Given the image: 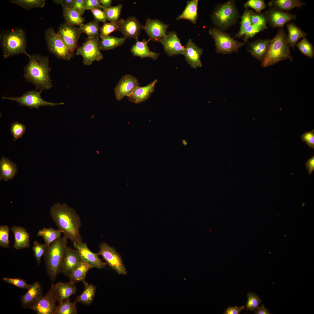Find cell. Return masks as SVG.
Listing matches in <instances>:
<instances>
[{
	"mask_svg": "<svg viewBox=\"0 0 314 314\" xmlns=\"http://www.w3.org/2000/svg\"><path fill=\"white\" fill-rule=\"evenodd\" d=\"M50 213L58 229L63 233L64 238L69 239L73 243L82 242L79 232L81 223L79 216L74 209L69 207L66 203L61 204L57 203L51 207Z\"/></svg>",
	"mask_w": 314,
	"mask_h": 314,
	"instance_id": "1",
	"label": "cell"
},
{
	"mask_svg": "<svg viewBox=\"0 0 314 314\" xmlns=\"http://www.w3.org/2000/svg\"><path fill=\"white\" fill-rule=\"evenodd\" d=\"M29 61L23 68L24 77L26 81L34 85L36 90H49L52 84L50 75L51 69L48 56L39 54L27 56Z\"/></svg>",
	"mask_w": 314,
	"mask_h": 314,
	"instance_id": "2",
	"label": "cell"
},
{
	"mask_svg": "<svg viewBox=\"0 0 314 314\" xmlns=\"http://www.w3.org/2000/svg\"><path fill=\"white\" fill-rule=\"evenodd\" d=\"M67 239L61 236L47 247L44 254L47 272L53 283L60 272L68 247Z\"/></svg>",
	"mask_w": 314,
	"mask_h": 314,
	"instance_id": "3",
	"label": "cell"
},
{
	"mask_svg": "<svg viewBox=\"0 0 314 314\" xmlns=\"http://www.w3.org/2000/svg\"><path fill=\"white\" fill-rule=\"evenodd\" d=\"M287 35L282 29L278 30L277 34L271 40L265 56L261 65L265 67L274 65L286 59L292 60Z\"/></svg>",
	"mask_w": 314,
	"mask_h": 314,
	"instance_id": "4",
	"label": "cell"
},
{
	"mask_svg": "<svg viewBox=\"0 0 314 314\" xmlns=\"http://www.w3.org/2000/svg\"><path fill=\"white\" fill-rule=\"evenodd\" d=\"M0 45L4 58L20 54L27 56L26 35L25 32L19 28L12 29L3 31L0 35Z\"/></svg>",
	"mask_w": 314,
	"mask_h": 314,
	"instance_id": "5",
	"label": "cell"
},
{
	"mask_svg": "<svg viewBox=\"0 0 314 314\" xmlns=\"http://www.w3.org/2000/svg\"><path fill=\"white\" fill-rule=\"evenodd\" d=\"M208 33L215 41L217 53L227 54L233 52H238L240 48L245 45V42L237 41L216 28H210Z\"/></svg>",
	"mask_w": 314,
	"mask_h": 314,
	"instance_id": "6",
	"label": "cell"
},
{
	"mask_svg": "<svg viewBox=\"0 0 314 314\" xmlns=\"http://www.w3.org/2000/svg\"><path fill=\"white\" fill-rule=\"evenodd\" d=\"M47 49L49 51L59 59L69 60L73 54L69 51L53 27L47 29L44 33Z\"/></svg>",
	"mask_w": 314,
	"mask_h": 314,
	"instance_id": "7",
	"label": "cell"
},
{
	"mask_svg": "<svg viewBox=\"0 0 314 314\" xmlns=\"http://www.w3.org/2000/svg\"><path fill=\"white\" fill-rule=\"evenodd\" d=\"M100 38L99 35L88 37L83 45L77 48L76 54L82 57L85 65H90L93 61H99L103 59L99 47Z\"/></svg>",
	"mask_w": 314,
	"mask_h": 314,
	"instance_id": "8",
	"label": "cell"
},
{
	"mask_svg": "<svg viewBox=\"0 0 314 314\" xmlns=\"http://www.w3.org/2000/svg\"><path fill=\"white\" fill-rule=\"evenodd\" d=\"M238 17V11L233 1L222 4L213 13L212 18L217 26L226 28L235 22Z\"/></svg>",
	"mask_w": 314,
	"mask_h": 314,
	"instance_id": "9",
	"label": "cell"
},
{
	"mask_svg": "<svg viewBox=\"0 0 314 314\" xmlns=\"http://www.w3.org/2000/svg\"><path fill=\"white\" fill-rule=\"evenodd\" d=\"M99 247V251L98 253L102 256L106 265L119 274H126L127 270L123 260L115 249L105 242L100 244Z\"/></svg>",
	"mask_w": 314,
	"mask_h": 314,
	"instance_id": "10",
	"label": "cell"
},
{
	"mask_svg": "<svg viewBox=\"0 0 314 314\" xmlns=\"http://www.w3.org/2000/svg\"><path fill=\"white\" fill-rule=\"evenodd\" d=\"M42 91L41 90L39 91L36 90L28 91L20 97H3L2 98L4 99L15 101L19 103L20 106L28 107L30 109L35 108L38 110L40 106H53L64 104L63 103H54L45 101L41 96Z\"/></svg>",
	"mask_w": 314,
	"mask_h": 314,
	"instance_id": "11",
	"label": "cell"
},
{
	"mask_svg": "<svg viewBox=\"0 0 314 314\" xmlns=\"http://www.w3.org/2000/svg\"><path fill=\"white\" fill-rule=\"evenodd\" d=\"M57 301L53 286V283L47 293L29 308L37 314H54Z\"/></svg>",
	"mask_w": 314,
	"mask_h": 314,
	"instance_id": "12",
	"label": "cell"
},
{
	"mask_svg": "<svg viewBox=\"0 0 314 314\" xmlns=\"http://www.w3.org/2000/svg\"><path fill=\"white\" fill-rule=\"evenodd\" d=\"M82 33L78 28L65 22L60 25L57 34L71 53L73 54Z\"/></svg>",
	"mask_w": 314,
	"mask_h": 314,
	"instance_id": "13",
	"label": "cell"
},
{
	"mask_svg": "<svg viewBox=\"0 0 314 314\" xmlns=\"http://www.w3.org/2000/svg\"><path fill=\"white\" fill-rule=\"evenodd\" d=\"M140 85L137 78L130 74L123 76L114 88L116 99L118 101L129 97Z\"/></svg>",
	"mask_w": 314,
	"mask_h": 314,
	"instance_id": "14",
	"label": "cell"
},
{
	"mask_svg": "<svg viewBox=\"0 0 314 314\" xmlns=\"http://www.w3.org/2000/svg\"><path fill=\"white\" fill-rule=\"evenodd\" d=\"M73 246L78 251L82 261L92 268L101 269L105 268L106 265V262H102L99 258L98 253H95L92 251L86 243H73Z\"/></svg>",
	"mask_w": 314,
	"mask_h": 314,
	"instance_id": "15",
	"label": "cell"
},
{
	"mask_svg": "<svg viewBox=\"0 0 314 314\" xmlns=\"http://www.w3.org/2000/svg\"><path fill=\"white\" fill-rule=\"evenodd\" d=\"M157 42L162 44L165 53L170 56L183 54L184 47L181 45L180 40L174 31L167 32L163 38Z\"/></svg>",
	"mask_w": 314,
	"mask_h": 314,
	"instance_id": "16",
	"label": "cell"
},
{
	"mask_svg": "<svg viewBox=\"0 0 314 314\" xmlns=\"http://www.w3.org/2000/svg\"><path fill=\"white\" fill-rule=\"evenodd\" d=\"M169 26L168 25L158 19L148 18L145 25L143 26V29L151 40L157 42L166 35Z\"/></svg>",
	"mask_w": 314,
	"mask_h": 314,
	"instance_id": "17",
	"label": "cell"
},
{
	"mask_svg": "<svg viewBox=\"0 0 314 314\" xmlns=\"http://www.w3.org/2000/svg\"><path fill=\"white\" fill-rule=\"evenodd\" d=\"M267 21L272 27H283L288 22L296 19L294 14L286 12L276 8H272L264 14Z\"/></svg>",
	"mask_w": 314,
	"mask_h": 314,
	"instance_id": "18",
	"label": "cell"
},
{
	"mask_svg": "<svg viewBox=\"0 0 314 314\" xmlns=\"http://www.w3.org/2000/svg\"><path fill=\"white\" fill-rule=\"evenodd\" d=\"M203 51V49L198 47L192 39H190L184 47L183 55L188 64L191 67L196 69L202 66L200 58Z\"/></svg>",
	"mask_w": 314,
	"mask_h": 314,
	"instance_id": "19",
	"label": "cell"
},
{
	"mask_svg": "<svg viewBox=\"0 0 314 314\" xmlns=\"http://www.w3.org/2000/svg\"><path fill=\"white\" fill-rule=\"evenodd\" d=\"M143 26L136 17H130L124 20L118 30L127 38L137 40Z\"/></svg>",
	"mask_w": 314,
	"mask_h": 314,
	"instance_id": "20",
	"label": "cell"
},
{
	"mask_svg": "<svg viewBox=\"0 0 314 314\" xmlns=\"http://www.w3.org/2000/svg\"><path fill=\"white\" fill-rule=\"evenodd\" d=\"M27 290L20 298L21 306L24 309H29L31 306L43 296L42 286L38 281H35L31 284Z\"/></svg>",
	"mask_w": 314,
	"mask_h": 314,
	"instance_id": "21",
	"label": "cell"
},
{
	"mask_svg": "<svg viewBox=\"0 0 314 314\" xmlns=\"http://www.w3.org/2000/svg\"><path fill=\"white\" fill-rule=\"evenodd\" d=\"M81 261L77 250L68 247L60 272L68 277L76 265Z\"/></svg>",
	"mask_w": 314,
	"mask_h": 314,
	"instance_id": "22",
	"label": "cell"
},
{
	"mask_svg": "<svg viewBox=\"0 0 314 314\" xmlns=\"http://www.w3.org/2000/svg\"><path fill=\"white\" fill-rule=\"evenodd\" d=\"M157 81V79H156L146 86H138L128 97L129 101L138 104L147 100L154 92Z\"/></svg>",
	"mask_w": 314,
	"mask_h": 314,
	"instance_id": "23",
	"label": "cell"
},
{
	"mask_svg": "<svg viewBox=\"0 0 314 314\" xmlns=\"http://www.w3.org/2000/svg\"><path fill=\"white\" fill-rule=\"evenodd\" d=\"M53 286L56 300L59 304L64 300L69 299L71 296L74 295L77 291L75 284L70 281L65 283L58 282L54 284L53 283Z\"/></svg>",
	"mask_w": 314,
	"mask_h": 314,
	"instance_id": "24",
	"label": "cell"
},
{
	"mask_svg": "<svg viewBox=\"0 0 314 314\" xmlns=\"http://www.w3.org/2000/svg\"><path fill=\"white\" fill-rule=\"evenodd\" d=\"M271 40L258 39L248 44L247 51L253 57L262 61L264 60Z\"/></svg>",
	"mask_w": 314,
	"mask_h": 314,
	"instance_id": "25",
	"label": "cell"
},
{
	"mask_svg": "<svg viewBox=\"0 0 314 314\" xmlns=\"http://www.w3.org/2000/svg\"><path fill=\"white\" fill-rule=\"evenodd\" d=\"M151 40L149 38L146 40L144 38L142 41L136 40L135 43L131 49V51L134 56H138L142 58H149L156 60L160 55L159 53L151 51L148 46V43Z\"/></svg>",
	"mask_w": 314,
	"mask_h": 314,
	"instance_id": "26",
	"label": "cell"
},
{
	"mask_svg": "<svg viewBox=\"0 0 314 314\" xmlns=\"http://www.w3.org/2000/svg\"><path fill=\"white\" fill-rule=\"evenodd\" d=\"M14 234L15 242L13 247L16 249L29 248L30 247L29 234L24 227L14 226L11 228Z\"/></svg>",
	"mask_w": 314,
	"mask_h": 314,
	"instance_id": "27",
	"label": "cell"
},
{
	"mask_svg": "<svg viewBox=\"0 0 314 314\" xmlns=\"http://www.w3.org/2000/svg\"><path fill=\"white\" fill-rule=\"evenodd\" d=\"M17 172L16 164L8 158L2 156L0 160V180L13 179Z\"/></svg>",
	"mask_w": 314,
	"mask_h": 314,
	"instance_id": "28",
	"label": "cell"
},
{
	"mask_svg": "<svg viewBox=\"0 0 314 314\" xmlns=\"http://www.w3.org/2000/svg\"><path fill=\"white\" fill-rule=\"evenodd\" d=\"M198 0H188L182 13L176 18L177 20L181 19L188 20L192 23H196L198 17L197 8Z\"/></svg>",
	"mask_w": 314,
	"mask_h": 314,
	"instance_id": "29",
	"label": "cell"
},
{
	"mask_svg": "<svg viewBox=\"0 0 314 314\" xmlns=\"http://www.w3.org/2000/svg\"><path fill=\"white\" fill-rule=\"evenodd\" d=\"M82 282L84 286V290L80 295L76 296L74 301L89 306L93 301L97 287L92 284L88 283L85 280Z\"/></svg>",
	"mask_w": 314,
	"mask_h": 314,
	"instance_id": "30",
	"label": "cell"
},
{
	"mask_svg": "<svg viewBox=\"0 0 314 314\" xmlns=\"http://www.w3.org/2000/svg\"><path fill=\"white\" fill-rule=\"evenodd\" d=\"M92 268L81 261L74 268L68 277L69 281L74 284L85 280L89 271Z\"/></svg>",
	"mask_w": 314,
	"mask_h": 314,
	"instance_id": "31",
	"label": "cell"
},
{
	"mask_svg": "<svg viewBox=\"0 0 314 314\" xmlns=\"http://www.w3.org/2000/svg\"><path fill=\"white\" fill-rule=\"evenodd\" d=\"M287 26L288 32L287 38L288 42L290 47L293 49L298 40L301 38H306L307 34L294 24L288 23Z\"/></svg>",
	"mask_w": 314,
	"mask_h": 314,
	"instance_id": "32",
	"label": "cell"
},
{
	"mask_svg": "<svg viewBox=\"0 0 314 314\" xmlns=\"http://www.w3.org/2000/svg\"><path fill=\"white\" fill-rule=\"evenodd\" d=\"M62 14L65 23L71 26H79L85 21V18L73 8L63 7Z\"/></svg>",
	"mask_w": 314,
	"mask_h": 314,
	"instance_id": "33",
	"label": "cell"
},
{
	"mask_svg": "<svg viewBox=\"0 0 314 314\" xmlns=\"http://www.w3.org/2000/svg\"><path fill=\"white\" fill-rule=\"evenodd\" d=\"M268 5L272 8L284 11L290 10L295 7L300 8L305 4L299 0H273Z\"/></svg>",
	"mask_w": 314,
	"mask_h": 314,
	"instance_id": "34",
	"label": "cell"
},
{
	"mask_svg": "<svg viewBox=\"0 0 314 314\" xmlns=\"http://www.w3.org/2000/svg\"><path fill=\"white\" fill-rule=\"evenodd\" d=\"M100 38L99 47L101 50L112 49L120 46L124 43L127 38L124 37L117 38L110 35Z\"/></svg>",
	"mask_w": 314,
	"mask_h": 314,
	"instance_id": "35",
	"label": "cell"
},
{
	"mask_svg": "<svg viewBox=\"0 0 314 314\" xmlns=\"http://www.w3.org/2000/svg\"><path fill=\"white\" fill-rule=\"evenodd\" d=\"M62 232L58 229L56 230L52 227H45L39 230L37 236L42 237L47 246L61 236Z\"/></svg>",
	"mask_w": 314,
	"mask_h": 314,
	"instance_id": "36",
	"label": "cell"
},
{
	"mask_svg": "<svg viewBox=\"0 0 314 314\" xmlns=\"http://www.w3.org/2000/svg\"><path fill=\"white\" fill-rule=\"evenodd\" d=\"M76 303L71 302L69 298L64 300L57 306L54 314H76Z\"/></svg>",
	"mask_w": 314,
	"mask_h": 314,
	"instance_id": "37",
	"label": "cell"
},
{
	"mask_svg": "<svg viewBox=\"0 0 314 314\" xmlns=\"http://www.w3.org/2000/svg\"><path fill=\"white\" fill-rule=\"evenodd\" d=\"M12 3L19 6L26 10L32 8H43L45 5V0H10Z\"/></svg>",
	"mask_w": 314,
	"mask_h": 314,
	"instance_id": "38",
	"label": "cell"
},
{
	"mask_svg": "<svg viewBox=\"0 0 314 314\" xmlns=\"http://www.w3.org/2000/svg\"><path fill=\"white\" fill-rule=\"evenodd\" d=\"M78 28L82 33L86 34L88 37L99 35V33L100 28L99 24V22L95 20L85 24H83L80 25Z\"/></svg>",
	"mask_w": 314,
	"mask_h": 314,
	"instance_id": "39",
	"label": "cell"
},
{
	"mask_svg": "<svg viewBox=\"0 0 314 314\" xmlns=\"http://www.w3.org/2000/svg\"><path fill=\"white\" fill-rule=\"evenodd\" d=\"M124 20L123 19H121L117 22L104 23L99 28V37H101L109 35L111 33L118 30Z\"/></svg>",
	"mask_w": 314,
	"mask_h": 314,
	"instance_id": "40",
	"label": "cell"
},
{
	"mask_svg": "<svg viewBox=\"0 0 314 314\" xmlns=\"http://www.w3.org/2000/svg\"><path fill=\"white\" fill-rule=\"evenodd\" d=\"M253 11L246 9L241 17L240 26L238 32L235 38H241L245 34L246 30L251 25V17Z\"/></svg>",
	"mask_w": 314,
	"mask_h": 314,
	"instance_id": "41",
	"label": "cell"
},
{
	"mask_svg": "<svg viewBox=\"0 0 314 314\" xmlns=\"http://www.w3.org/2000/svg\"><path fill=\"white\" fill-rule=\"evenodd\" d=\"M122 6V4H119L103 10L107 20L110 22L118 21L119 19Z\"/></svg>",
	"mask_w": 314,
	"mask_h": 314,
	"instance_id": "42",
	"label": "cell"
},
{
	"mask_svg": "<svg viewBox=\"0 0 314 314\" xmlns=\"http://www.w3.org/2000/svg\"><path fill=\"white\" fill-rule=\"evenodd\" d=\"M296 46L304 55L310 58H313L314 55L313 46L306 38H303L297 43Z\"/></svg>",
	"mask_w": 314,
	"mask_h": 314,
	"instance_id": "43",
	"label": "cell"
},
{
	"mask_svg": "<svg viewBox=\"0 0 314 314\" xmlns=\"http://www.w3.org/2000/svg\"><path fill=\"white\" fill-rule=\"evenodd\" d=\"M247 301L246 308L251 311L254 310L257 308L261 302L260 297L256 294L249 292L247 295Z\"/></svg>",
	"mask_w": 314,
	"mask_h": 314,
	"instance_id": "44",
	"label": "cell"
},
{
	"mask_svg": "<svg viewBox=\"0 0 314 314\" xmlns=\"http://www.w3.org/2000/svg\"><path fill=\"white\" fill-rule=\"evenodd\" d=\"M33 246L32 247V251L34 253L35 259L38 265H40L41 259L45 252L47 245L45 244H42L35 240L33 242Z\"/></svg>",
	"mask_w": 314,
	"mask_h": 314,
	"instance_id": "45",
	"label": "cell"
},
{
	"mask_svg": "<svg viewBox=\"0 0 314 314\" xmlns=\"http://www.w3.org/2000/svg\"><path fill=\"white\" fill-rule=\"evenodd\" d=\"M2 280L8 283L22 289L28 290L31 285V284L27 283L25 280L20 278H13L5 277L3 278Z\"/></svg>",
	"mask_w": 314,
	"mask_h": 314,
	"instance_id": "46",
	"label": "cell"
},
{
	"mask_svg": "<svg viewBox=\"0 0 314 314\" xmlns=\"http://www.w3.org/2000/svg\"><path fill=\"white\" fill-rule=\"evenodd\" d=\"M9 228L6 225L0 226V246L6 248L10 247L9 236Z\"/></svg>",
	"mask_w": 314,
	"mask_h": 314,
	"instance_id": "47",
	"label": "cell"
},
{
	"mask_svg": "<svg viewBox=\"0 0 314 314\" xmlns=\"http://www.w3.org/2000/svg\"><path fill=\"white\" fill-rule=\"evenodd\" d=\"M10 131L14 139L17 140L21 138L25 132V126L22 124L15 122L11 124Z\"/></svg>",
	"mask_w": 314,
	"mask_h": 314,
	"instance_id": "48",
	"label": "cell"
},
{
	"mask_svg": "<svg viewBox=\"0 0 314 314\" xmlns=\"http://www.w3.org/2000/svg\"><path fill=\"white\" fill-rule=\"evenodd\" d=\"M266 26H258L251 25L246 30L243 35V41L247 42L249 38H253L254 36L258 33L266 29Z\"/></svg>",
	"mask_w": 314,
	"mask_h": 314,
	"instance_id": "49",
	"label": "cell"
},
{
	"mask_svg": "<svg viewBox=\"0 0 314 314\" xmlns=\"http://www.w3.org/2000/svg\"><path fill=\"white\" fill-rule=\"evenodd\" d=\"M244 6L246 9L250 8L254 9L257 13H260L261 10L266 7L264 1L262 0H249L245 3Z\"/></svg>",
	"mask_w": 314,
	"mask_h": 314,
	"instance_id": "50",
	"label": "cell"
},
{
	"mask_svg": "<svg viewBox=\"0 0 314 314\" xmlns=\"http://www.w3.org/2000/svg\"><path fill=\"white\" fill-rule=\"evenodd\" d=\"M251 25L266 26L267 21L264 14L253 12L251 16Z\"/></svg>",
	"mask_w": 314,
	"mask_h": 314,
	"instance_id": "51",
	"label": "cell"
},
{
	"mask_svg": "<svg viewBox=\"0 0 314 314\" xmlns=\"http://www.w3.org/2000/svg\"><path fill=\"white\" fill-rule=\"evenodd\" d=\"M302 141L304 142L310 148L314 149V130L306 132L301 137Z\"/></svg>",
	"mask_w": 314,
	"mask_h": 314,
	"instance_id": "52",
	"label": "cell"
},
{
	"mask_svg": "<svg viewBox=\"0 0 314 314\" xmlns=\"http://www.w3.org/2000/svg\"><path fill=\"white\" fill-rule=\"evenodd\" d=\"M95 20L98 22L105 23L107 20L105 13L101 9L96 8L91 10Z\"/></svg>",
	"mask_w": 314,
	"mask_h": 314,
	"instance_id": "53",
	"label": "cell"
},
{
	"mask_svg": "<svg viewBox=\"0 0 314 314\" xmlns=\"http://www.w3.org/2000/svg\"><path fill=\"white\" fill-rule=\"evenodd\" d=\"M84 7L85 10L96 8L103 9L100 0H84Z\"/></svg>",
	"mask_w": 314,
	"mask_h": 314,
	"instance_id": "54",
	"label": "cell"
},
{
	"mask_svg": "<svg viewBox=\"0 0 314 314\" xmlns=\"http://www.w3.org/2000/svg\"><path fill=\"white\" fill-rule=\"evenodd\" d=\"M84 0H74L73 8L75 9L81 16L86 10L84 7Z\"/></svg>",
	"mask_w": 314,
	"mask_h": 314,
	"instance_id": "55",
	"label": "cell"
},
{
	"mask_svg": "<svg viewBox=\"0 0 314 314\" xmlns=\"http://www.w3.org/2000/svg\"><path fill=\"white\" fill-rule=\"evenodd\" d=\"M245 306H242L240 307L237 306H230L228 307L224 311V314H239L242 310L244 309Z\"/></svg>",
	"mask_w": 314,
	"mask_h": 314,
	"instance_id": "56",
	"label": "cell"
},
{
	"mask_svg": "<svg viewBox=\"0 0 314 314\" xmlns=\"http://www.w3.org/2000/svg\"><path fill=\"white\" fill-rule=\"evenodd\" d=\"M74 0H53L55 4L61 5L63 8H72Z\"/></svg>",
	"mask_w": 314,
	"mask_h": 314,
	"instance_id": "57",
	"label": "cell"
},
{
	"mask_svg": "<svg viewBox=\"0 0 314 314\" xmlns=\"http://www.w3.org/2000/svg\"><path fill=\"white\" fill-rule=\"evenodd\" d=\"M306 167L309 174H311L314 170V156L308 159L306 163Z\"/></svg>",
	"mask_w": 314,
	"mask_h": 314,
	"instance_id": "58",
	"label": "cell"
},
{
	"mask_svg": "<svg viewBox=\"0 0 314 314\" xmlns=\"http://www.w3.org/2000/svg\"><path fill=\"white\" fill-rule=\"evenodd\" d=\"M257 309L254 311V313L256 314H271L269 311L265 306L264 305L262 304L261 306H258L257 308Z\"/></svg>",
	"mask_w": 314,
	"mask_h": 314,
	"instance_id": "59",
	"label": "cell"
},
{
	"mask_svg": "<svg viewBox=\"0 0 314 314\" xmlns=\"http://www.w3.org/2000/svg\"><path fill=\"white\" fill-rule=\"evenodd\" d=\"M100 1L103 10L108 8L112 6L111 0H100Z\"/></svg>",
	"mask_w": 314,
	"mask_h": 314,
	"instance_id": "60",
	"label": "cell"
}]
</instances>
